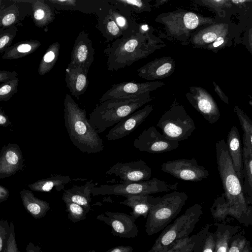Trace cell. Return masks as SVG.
I'll list each match as a JSON object with an SVG mask.
<instances>
[{
  "label": "cell",
  "instance_id": "cell-14",
  "mask_svg": "<svg viewBox=\"0 0 252 252\" xmlns=\"http://www.w3.org/2000/svg\"><path fill=\"white\" fill-rule=\"evenodd\" d=\"M119 177L123 183H132L150 179L151 168L143 160L128 162H117L105 173Z\"/></svg>",
  "mask_w": 252,
  "mask_h": 252
},
{
  "label": "cell",
  "instance_id": "cell-48",
  "mask_svg": "<svg viewBox=\"0 0 252 252\" xmlns=\"http://www.w3.org/2000/svg\"><path fill=\"white\" fill-rule=\"evenodd\" d=\"M17 73L15 71L0 70V83H2L9 79L17 77Z\"/></svg>",
  "mask_w": 252,
  "mask_h": 252
},
{
  "label": "cell",
  "instance_id": "cell-42",
  "mask_svg": "<svg viewBox=\"0 0 252 252\" xmlns=\"http://www.w3.org/2000/svg\"><path fill=\"white\" fill-rule=\"evenodd\" d=\"M192 236L179 240L173 244L165 252H192Z\"/></svg>",
  "mask_w": 252,
  "mask_h": 252
},
{
  "label": "cell",
  "instance_id": "cell-12",
  "mask_svg": "<svg viewBox=\"0 0 252 252\" xmlns=\"http://www.w3.org/2000/svg\"><path fill=\"white\" fill-rule=\"evenodd\" d=\"M186 97L194 107L210 124L216 123L220 117L219 107L212 96L204 88L192 86Z\"/></svg>",
  "mask_w": 252,
  "mask_h": 252
},
{
  "label": "cell",
  "instance_id": "cell-18",
  "mask_svg": "<svg viewBox=\"0 0 252 252\" xmlns=\"http://www.w3.org/2000/svg\"><path fill=\"white\" fill-rule=\"evenodd\" d=\"M20 146L16 143H8L0 151V179L10 177L25 166Z\"/></svg>",
  "mask_w": 252,
  "mask_h": 252
},
{
  "label": "cell",
  "instance_id": "cell-8",
  "mask_svg": "<svg viewBox=\"0 0 252 252\" xmlns=\"http://www.w3.org/2000/svg\"><path fill=\"white\" fill-rule=\"evenodd\" d=\"M157 126L166 138L179 142L187 140L196 129L193 119L176 99L161 116Z\"/></svg>",
  "mask_w": 252,
  "mask_h": 252
},
{
  "label": "cell",
  "instance_id": "cell-3",
  "mask_svg": "<svg viewBox=\"0 0 252 252\" xmlns=\"http://www.w3.org/2000/svg\"><path fill=\"white\" fill-rule=\"evenodd\" d=\"M63 104L64 125L73 144L83 153L101 152L103 141L89 122L86 110L79 107L69 94L65 95Z\"/></svg>",
  "mask_w": 252,
  "mask_h": 252
},
{
  "label": "cell",
  "instance_id": "cell-22",
  "mask_svg": "<svg viewBox=\"0 0 252 252\" xmlns=\"http://www.w3.org/2000/svg\"><path fill=\"white\" fill-rule=\"evenodd\" d=\"M226 144L234 169L243 185L242 148L238 130L235 126L229 131Z\"/></svg>",
  "mask_w": 252,
  "mask_h": 252
},
{
  "label": "cell",
  "instance_id": "cell-29",
  "mask_svg": "<svg viewBox=\"0 0 252 252\" xmlns=\"http://www.w3.org/2000/svg\"><path fill=\"white\" fill-rule=\"evenodd\" d=\"M105 9L121 30L123 35L137 28L138 24L131 18L130 12L127 10L114 4L109 5Z\"/></svg>",
  "mask_w": 252,
  "mask_h": 252
},
{
  "label": "cell",
  "instance_id": "cell-58",
  "mask_svg": "<svg viewBox=\"0 0 252 252\" xmlns=\"http://www.w3.org/2000/svg\"><path fill=\"white\" fill-rule=\"evenodd\" d=\"M86 252H96L95 251H94V250H92V251H87ZM108 252V251H106V252Z\"/></svg>",
  "mask_w": 252,
  "mask_h": 252
},
{
  "label": "cell",
  "instance_id": "cell-13",
  "mask_svg": "<svg viewBox=\"0 0 252 252\" xmlns=\"http://www.w3.org/2000/svg\"><path fill=\"white\" fill-rule=\"evenodd\" d=\"M164 85L159 81L138 83L133 81L115 84L108 90L99 99V102L106 100L127 97L145 94L157 90Z\"/></svg>",
  "mask_w": 252,
  "mask_h": 252
},
{
  "label": "cell",
  "instance_id": "cell-20",
  "mask_svg": "<svg viewBox=\"0 0 252 252\" xmlns=\"http://www.w3.org/2000/svg\"><path fill=\"white\" fill-rule=\"evenodd\" d=\"M175 62L170 57L157 58L137 70L138 76L149 81L168 77L174 72Z\"/></svg>",
  "mask_w": 252,
  "mask_h": 252
},
{
  "label": "cell",
  "instance_id": "cell-23",
  "mask_svg": "<svg viewBox=\"0 0 252 252\" xmlns=\"http://www.w3.org/2000/svg\"><path fill=\"white\" fill-rule=\"evenodd\" d=\"M88 71L81 67L68 66L65 71V81L71 94L79 99L87 90L89 85Z\"/></svg>",
  "mask_w": 252,
  "mask_h": 252
},
{
  "label": "cell",
  "instance_id": "cell-25",
  "mask_svg": "<svg viewBox=\"0 0 252 252\" xmlns=\"http://www.w3.org/2000/svg\"><path fill=\"white\" fill-rule=\"evenodd\" d=\"M94 187L95 184L93 180L83 186H74L71 189L64 190L62 199L63 202H71L90 209L92 201L90 189Z\"/></svg>",
  "mask_w": 252,
  "mask_h": 252
},
{
  "label": "cell",
  "instance_id": "cell-4",
  "mask_svg": "<svg viewBox=\"0 0 252 252\" xmlns=\"http://www.w3.org/2000/svg\"><path fill=\"white\" fill-rule=\"evenodd\" d=\"M154 97L150 93L127 97L112 98L100 102L93 110L88 120L98 133L117 124Z\"/></svg>",
  "mask_w": 252,
  "mask_h": 252
},
{
  "label": "cell",
  "instance_id": "cell-37",
  "mask_svg": "<svg viewBox=\"0 0 252 252\" xmlns=\"http://www.w3.org/2000/svg\"><path fill=\"white\" fill-rule=\"evenodd\" d=\"M110 2L129 12H150L152 10L150 0H115Z\"/></svg>",
  "mask_w": 252,
  "mask_h": 252
},
{
  "label": "cell",
  "instance_id": "cell-39",
  "mask_svg": "<svg viewBox=\"0 0 252 252\" xmlns=\"http://www.w3.org/2000/svg\"><path fill=\"white\" fill-rule=\"evenodd\" d=\"M19 81L16 77L0 84V101H7L17 93Z\"/></svg>",
  "mask_w": 252,
  "mask_h": 252
},
{
  "label": "cell",
  "instance_id": "cell-16",
  "mask_svg": "<svg viewBox=\"0 0 252 252\" xmlns=\"http://www.w3.org/2000/svg\"><path fill=\"white\" fill-rule=\"evenodd\" d=\"M31 0H8L0 9V28L22 26L25 18L32 16Z\"/></svg>",
  "mask_w": 252,
  "mask_h": 252
},
{
  "label": "cell",
  "instance_id": "cell-35",
  "mask_svg": "<svg viewBox=\"0 0 252 252\" xmlns=\"http://www.w3.org/2000/svg\"><path fill=\"white\" fill-rule=\"evenodd\" d=\"M60 45L58 42L51 44L43 56L38 68L39 75L43 76L53 68L59 57Z\"/></svg>",
  "mask_w": 252,
  "mask_h": 252
},
{
  "label": "cell",
  "instance_id": "cell-11",
  "mask_svg": "<svg viewBox=\"0 0 252 252\" xmlns=\"http://www.w3.org/2000/svg\"><path fill=\"white\" fill-rule=\"evenodd\" d=\"M133 147L140 152L159 154L170 152L179 148V142L166 138L152 126L143 130L135 139Z\"/></svg>",
  "mask_w": 252,
  "mask_h": 252
},
{
  "label": "cell",
  "instance_id": "cell-26",
  "mask_svg": "<svg viewBox=\"0 0 252 252\" xmlns=\"http://www.w3.org/2000/svg\"><path fill=\"white\" fill-rule=\"evenodd\" d=\"M32 17L35 25L44 28L52 23L55 18V10L46 0H31Z\"/></svg>",
  "mask_w": 252,
  "mask_h": 252
},
{
  "label": "cell",
  "instance_id": "cell-36",
  "mask_svg": "<svg viewBox=\"0 0 252 252\" xmlns=\"http://www.w3.org/2000/svg\"><path fill=\"white\" fill-rule=\"evenodd\" d=\"M234 111L243 131V148L252 152V122L247 114L238 106L234 107Z\"/></svg>",
  "mask_w": 252,
  "mask_h": 252
},
{
  "label": "cell",
  "instance_id": "cell-41",
  "mask_svg": "<svg viewBox=\"0 0 252 252\" xmlns=\"http://www.w3.org/2000/svg\"><path fill=\"white\" fill-rule=\"evenodd\" d=\"M247 242L245 231L240 230L230 238L228 252H242Z\"/></svg>",
  "mask_w": 252,
  "mask_h": 252
},
{
  "label": "cell",
  "instance_id": "cell-40",
  "mask_svg": "<svg viewBox=\"0 0 252 252\" xmlns=\"http://www.w3.org/2000/svg\"><path fill=\"white\" fill-rule=\"evenodd\" d=\"M17 31L18 27L16 26L7 29L0 28V53L4 52L7 48L10 46Z\"/></svg>",
  "mask_w": 252,
  "mask_h": 252
},
{
  "label": "cell",
  "instance_id": "cell-15",
  "mask_svg": "<svg viewBox=\"0 0 252 252\" xmlns=\"http://www.w3.org/2000/svg\"><path fill=\"white\" fill-rule=\"evenodd\" d=\"M111 228V233L121 238H135L139 232L136 220L131 215L124 213L105 212L96 217Z\"/></svg>",
  "mask_w": 252,
  "mask_h": 252
},
{
  "label": "cell",
  "instance_id": "cell-55",
  "mask_svg": "<svg viewBox=\"0 0 252 252\" xmlns=\"http://www.w3.org/2000/svg\"><path fill=\"white\" fill-rule=\"evenodd\" d=\"M168 1V0H157L155 1V3L154 4V7L157 8L160 6L161 5H162L163 4L166 3Z\"/></svg>",
  "mask_w": 252,
  "mask_h": 252
},
{
  "label": "cell",
  "instance_id": "cell-31",
  "mask_svg": "<svg viewBox=\"0 0 252 252\" xmlns=\"http://www.w3.org/2000/svg\"><path fill=\"white\" fill-rule=\"evenodd\" d=\"M211 225L207 223L198 233L192 235L193 240L192 252H214L215 233L210 231Z\"/></svg>",
  "mask_w": 252,
  "mask_h": 252
},
{
  "label": "cell",
  "instance_id": "cell-2",
  "mask_svg": "<svg viewBox=\"0 0 252 252\" xmlns=\"http://www.w3.org/2000/svg\"><path fill=\"white\" fill-rule=\"evenodd\" d=\"M152 28L138 25L135 30L123 35L104 50L110 71L129 66L145 58L165 44L153 33Z\"/></svg>",
  "mask_w": 252,
  "mask_h": 252
},
{
  "label": "cell",
  "instance_id": "cell-1",
  "mask_svg": "<svg viewBox=\"0 0 252 252\" xmlns=\"http://www.w3.org/2000/svg\"><path fill=\"white\" fill-rule=\"evenodd\" d=\"M216 153L217 168L224 193L215 200L210 209L212 216L219 221L229 216L246 226L251 225L252 207L245 196L224 139L216 143Z\"/></svg>",
  "mask_w": 252,
  "mask_h": 252
},
{
  "label": "cell",
  "instance_id": "cell-7",
  "mask_svg": "<svg viewBox=\"0 0 252 252\" xmlns=\"http://www.w3.org/2000/svg\"><path fill=\"white\" fill-rule=\"evenodd\" d=\"M203 213L202 205L195 203L166 226L147 252H165L175 242L189 236Z\"/></svg>",
  "mask_w": 252,
  "mask_h": 252
},
{
  "label": "cell",
  "instance_id": "cell-33",
  "mask_svg": "<svg viewBox=\"0 0 252 252\" xmlns=\"http://www.w3.org/2000/svg\"><path fill=\"white\" fill-rule=\"evenodd\" d=\"M97 28L108 41H112L123 36L121 30L109 15L105 8L98 15Z\"/></svg>",
  "mask_w": 252,
  "mask_h": 252
},
{
  "label": "cell",
  "instance_id": "cell-57",
  "mask_svg": "<svg viewBox=\"0 0 252 252\" xmlns=\"http://www.w3.org/2000/svg\"><path fill=\"white\" fill-rule=\"evenodd\" d=\"M8 0H0V9L7 3Z\"/></svg>",
  "mask_w": 252,
  "mask_h": 252
},
{
  "label": "cell",
  "instance_id": "cell-54",
  "mask_svg": "<svg viewBox=\"0 0 252 252\" xmlns=\"http://www.w3.org/2000/svg\"><path fill=\"white\" fill-rule=\"evenodd\" d=\"M230 1L232 4H235L237 5H242L245 3L252 2L251 0H230Z\"/></svg>",
  "mask_w": 252,
  "mask_h": 252
},
{
  "label": "cell",
  "instance_id": "cell-50",
  "mask_svg": "<svg viewBox=\"0 0 252 252\" xmlns=\"http://www.w3.org/2000/svg\"><path fill=\"white\" fill-rule=\"evenodd\" d=\"M12 125L8 117L0 108V126L6 127Z\"/></svg>",
  "mask_w": 252,
  "mask_h": 252
},
{
  "label": "cell",
  "instance_id": "cell-44",
  "mask_svg": "<svg viewBox=\"0 0 252 252\" xmlns=\"http://www.w3.org/2000/svg\"><path fill=\"white\" fill-rule=\"evenodd\" d=\"M10 225L7 220H0V252H3L9 235Z\"/></svg>",
  "mask_w": 252,
  "mask_h": 252
},
{
  "label": "cell",
  "instance_id": "cell-27",
  "mask_svg": "<svg viewBox=\"0 0 252 252\" xmlns=\"http://www.w3.org/2000/svg\"><path fill=\"white\" fill-rule=\"evenodd\" d=\"M126 199L120 203L130 207L132 211L130 213L136 220L142 216L146 218L152 206V196L150 195H133L125 196Z\"/></svg>",
  "mask_w": 252,
  "mask_h": 252
},
{
  "label": "cell",
  "instance_id": "cell-52",
  "mask_svg": "<svg viewBox=\"0 0 252 252\" xmlns=\"http://www.w3.org/2000/svg\"><path fill=\"white\" fill-rule=\"evenodd\" d=\"M9 196V190L5 187L0 185V203L5 201Z\"/></svg>",
  "mask_w": 252,
  "mask_h": 252
},
{
  "label": "cell",
  "instance_id": "cell-24",
  "mask_svg": "<svg viewBox=\"0 0 252 252\" xmlns=\"http://www.w3.org/2000/svg\"><path fill=\"white\" fill-rule=\"evenodd\" d=\"M20 195L25 210L35 219L44 217L50 209L49 203L35 197L31 190L24 189Z\"/></svg>",
  "mask_w": 252,
  "mask_h": 252
},
{
  "label": "cell",
  "instance_id": "cell-38",
  "mask_svg": "<svg viewBox=\"0 0 252 252\" xmlns=\"http://www.w3.org/2000/svg\"><path fill=\"white\" fill-rule=\"evenodd\" d=\"M64 202L66 206V211L68 213V218L73 222L84 220L86 218V214L90 210L71 202Z\"/></svg>",
  "mask_w": 252,
  "mask_h": 252
},
{
  "label": "cell",
  "instance_id": "cell-9",
  "mask_svg": "<svg viewBox=\"0 0 252 252\" xmlns=\"http://www.w3.org/2000/svg\"><path fill=\"white\" fill-rule=\"evenodd\" d=\"M179 183L167 184L157 178L147 181L122 183L112 185H101L94 187L90 189L93 196L115 195L126 196L133 195H150L151 194L176 190Z\"/></svg>",
  "mask_w": 252,
  "mask_h": 252
},
{
  "label": "cell",
  "instance_id": "cell-19",
  "mask_svg": "<svg viewBox=\"0 0 252 252\" xmlns=\"http://www.w3.org/2000/svg\"><path fill=\"white\" fill-rule=\"evenodd\" d=\"M153 110V105L148 104L125 118L108 131L106 136L107 140H116L126 137L135 129Z\"/></svg>",
  "mask_w": 252,
  "mask_h": 252
},
{
  "label": "cell",
  "instance_id": "cell-49",
  "mask_svg": "<svg viewBox=\"0 0 252 252\" xmlns=\"http://www.w3.org/2000/svg\"><path fill=\"white\" fill-rule=\"evenodd\" d=\"M213 85L216 93L218 94L220 99L227 104H229L228 97L223 93L220 87L215 82L213 81Z\"/></svg>",
  "mask_w": 252,
  "mask_h": 252
},
{
  "label": "cell",
  "instance_id": "cell-10",
  "mask_svg": "<svg viewBox=\"0 0 252 252\" xmlns=\"http://www.w3.org/2000/svg\"><path fill=\"white\" fill-rule=\"evenodd\" d=\"M161 170L178 179L191 182L200 181L209 176V171L194 158L167 161L162 164Z\"/></svg>",
  "mask_w": 252,
  "mask_h": 252
},
{
  "label": "cell",
  "instance_id": "cell-51",
  "mask_svg": "<svg viewBox=\"0 0 252 252\" xmlns=\"http://www.w3.org/2000/svg\"><path fill=\"white\" fill-rule=\"evenodd\" d=\"M133 250L131 246H120L109 250L108 252H132Z\"/></svg>",
  "mask_w": 252,
  "mask_h": 252
},
{
  "label": "cell",
  "instance_id": "cell-47",
  "mask_svg": "<svg viewBox=\"0 0 252 252\" xmlns=\"http://www.w3.org/2000/svg\"><path fill=\"white\" fill-rule=\"evenodd\" d=\"M48 4L53 8H71L77 5L76 0H46Z\"/></svg>",
  "mask_w": 252,
  "mask_h": 252
},
{
  "label": "cell",
  "instance_id": "cell-30",
  "mask_svg": "<svg viewBox=\"0 0 252 252\" xmlns=\"http://www.w3.org/2000/svg\"><path fill=\"white\" fill-rule=\"evenodd\" d=\"M73 179L68 176L53 175L48 178L42 179L28 185V187L33 191L39 192H51L53 188L57 191L63 189L65 185Z\"/></svg>",
  "mask_w": 252,
  "mask_h": 252
},
{
  "label": "cell",
  "instance_id": "cell-45",
  "mask_svg": "<svg viewBox=\"0 0 252 252\" xmlns=\"http://www.w3.org/2000/svg\"><path fill=\"white\" fill-rule=\"evenodd\" d=\"M9 235L3 252H20L16 243L15 227L13 221L9 222Z\"/></svg>",
  "mask_w": 252,
  "mask_h": 252
},
{
  "label": "cell",
  "instance_id": "cell-56",
  "mask_svg": "<svg viewBox=\"0 0 252 252\" xmlns=\"http://www.w3.org/2000/svg\"><path fill=\"white\" fill-rule=\"evenodd\" d=\"M252 249L251 246V243L249 241H248L242 252H252Z\"/></svg>",
  "mask_w": 252,
  "mask_h": 252
},
{
  "label": "cell",
  "instance_id": "cell-28",
  "mask_svg": "<svg viewBox=\"0 0 252 252\" xmlns=\"http://www.w3.org/2000/svg\"><path fill=\"white\" fill-rule=\"evenodd\" d=\"M41 45L37 40H26L18 42L7 48L2 59L15 60L26 57L35 52Z\"/></svg>",
  "mask_w": 252,
  "mask_h": 252
},
{
  "label": "cell",
  "instance_id": "cell-6",
  "mask_svg": "<svg viewBox=\"0 0 252 252\" xmlns=\"http://www.w3.org/2000/svg\"><path fill=\"white\" fill-rule=\"evenodd\" d=\"M155 21L163 26L167 37L182 42L189 39L197 29L216 22L211 18L180 9L161 13Z\"/></svg>",
  "mask_w": 252,
  "mask_h": 252
},
{
  "label": "cell",
  "instance_id": "cell-32",
  "mask_svg": "<svg viewBox=\"0 0 252 252\" xmlns=\"http://www.w3.org/2000/svg\"><path fill=\"white\" fill-rule=\"evenodd\" d=\"M214 252H228L230 238L240 230L238 226L223 223H216Z\"/></svg>",
  "mask_w": 252,
  "mask_h": 252
},
{
  "label": "cell",
  "instance_id": "cell-53",
  "mask_svg": "<svg viewBox=\"0 0 252 252\" xmlns=\"http://www.w3.org/2000/svg\"><path fill=\"white\" fill-rule=\"evenodd\" d=\"M26 251V252H43L40 247L32 242L29 243L27 245Z\"/></svg>",
  "mask_w": 252,
  "mask_h": 252
},
{
  "label": "cell",
  "instance_id": "cell-5",
  "mask_svg": "<svg viewBox=\"0 0 252 252\" xmlns=\"http://www.w3.org/2000/svg\"><path fill=\"white\" fill-rule=\"evenodd\" d=\"M188 198L185 192L176 190L161 197H153L145 224L147 234H157L169 224L180 213Z\"/></svg>",
  "mask_w": 252,
  "mask_h": 252
},
{
  "label": "cell",
  "instance_id": "cell-46",
  "mask_svg": "<svg viewBox=\"0 0 252 252\" xmlns=\"http://www.w3.org/2000/svg\"><path fill=\"white\" fill-rule=\"evenodd\" d=\"M230 34L223 35L218 37L213 43L204 46L203 48L212 50L213 51H217L222 48L225 47L228 44L230 39Z\"/></svg>",
  "mask_w": 252,
  "mask_h": 252
},
{
  "label": "cell",
  "instance_id": "cell-21",
  "mask_svg": "<svg viewBox=\"0 0 252 252\" xmlns=\"http://www.w3.org/2000/svg\"><path fill=\"white\" fill-rule=\"evenodd\" d=\"M230 34L228 24L215 22L195 31L189 39L194 47L203 48L214 42L218 37Z\"/></svg>",
  "mask_w": 252,
  "mask_h": 252
},
{
  "label": "cell",
  "instance_id": "cell-34",
  "mask_svg": "<svg viewBox=\"0 0 252 252\" xmlns=\"http://www.w3.org/2000/svg\"><path fill=\"white\" fill-rule=\"evenodd\" d=\"M243 184L245 196L251 205L252 204V152L242 148Z\"/></svg>",
  "mask_w": 252,
  "mask_h": 252
},
{
  "label": "cell",
  "instance_id": "cell-17",
  "mask_svg": "<svg viewBox=\"0 0 252 252\" xmlns=\"http://www.w3.org/2000/svg\"><path fill=\"white\" fill-rule=\"evenodd\" d=\"M94 49L89 34L83 31L78 34L71 54L68 66L81 67L88 71L94 60Z\"/></svg>",
  "mask_w": 252,
  "mask_h": 252
},
{
  "label": "cell",
  "instance_id": "cell-43",
  "mask_svg": "<svg viewBox=\"0 0 252 252\" xmlns=\"http://www.w3.org/2000/svg\"><path fill=\"white\" fill-rule=\"evenodd\" d=\"M200 5L213 9L220 13L222 8L232 6L230 0H200L195 1Z\"/></svg>",
  "mask_w": 252,
  "mask_h": 252
}]
</instances>
